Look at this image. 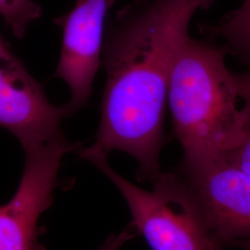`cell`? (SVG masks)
Here are the masks:
<instances>
[{"mask_svg": "<svg viewBox=\"0 0 250 250\" xmlns=\"http://www.w3.org/2000/svg\"><path fill=\"white\" fill-rule=\"evenodd\" d=\"M214 1L135 0L118 12L104 35L99 129L94 143L77 149L80 158L124 151L137 161L138 180L158 177L173 62L195 13Z\"/></svg>", "mask_w": 250, "mask_h": 250, "instance_id": "obj_1", "label": "cell"}, {"mask_svg": "<svg viewBox=\"0 0 250 250\" xmlns=\"http://www.w3.org/2000/svg\"><path fill=\"white\" fill-rule=\"evenodd\" d=\"M227 53L189 36L174 59L167 101L182 161L225 158L248 128Z\"/></svg>", "mask_w": 250, "mask_h": 250, "instance_id": "obj_2", "label": "cell"}, {"mask_svg": "<svg viewBox=\"0 0 250 250\" xmlns=\"http://www.w3.org/2000/svg\"><path fill=\"white\" fill-rule=\"evenodd\" d=\"M123 195L132 225L151 250H223L193 189L180 172H161L151 190L119 174L107 157L88 160Z\"/></svg>", "mask_w": 250, "mask_h": 250, "instance_id": "obj_3", "label": "cell"}, {"mask_svg": "<svg viewBox=\"0 0 250 250\" xmlns=\"http://www.w3.org/2000/svg\"><path fill=\"white\" fill-rule=\"evenodd\" d=\"M80 146L67 139L24 151V169L13 197L0 206V250H46L40 217L53 204L63 157Z\"/></svg>", "mask_w": 250, "mask_h": 250, "instance_id": "obj_4", "label": "cell"}, {"mask_svg": "<svg viewBox=\"0 0 250 250\" xmlns=\"http://www.w3.org/2000/svg\"><path fill=\"white\" fill-rule=\"evenodd\" d=\"M180 172L193 189L223 247L250 239V176L226 158L182 161Z\"/></svg>", "mask_w": 250, "mask_h": 250, "instance_id": "obj_5", "label": "cell"}, {"mask_svg": "<svg viewBox=\"0 0 250 250\" xmlns=\"http://www.w3.org/2000/svg\"><path fill=\"white\" fill-rule=\"evenodd\" d=\"M66 117L64 106L48 101L12 50L0 54V127L15 135L23 151L66 140L62 128Z\"/></svg>", "mask_w": 250, "mask_h": 250, "instance_id": "obj_6", "label": "cell"}, {"mask_svg": "<svg viewBox=\"0 0 250 250\" xmlns=\"http://www.w3.org/2000/svg\"><path fill=\"white\" fill-rule=\"evenodd\" d=\"M115 0H76L68 13L54 22L62 29V42L55 76L71 90L63 105L68 117L84 107L102 61L105 19Z\"/></svg>", "mask_w": 250, "mask_h": 250, "instance_id": "obj_7", "label": "cell"}, {"mask_svg": "<svg viewBox=\"0 0 250 250\" xmlns=\"http://www.w3.org/2000/svg\"><path fill=\"white\" fill-rule=\"evenodd\" d=\"M209 29L226 41L227 52L231 51L243 62L250 64V0H243L239 8Z\"/></svg>", "mask_w": 250, "mask_h": 250, "instance_id": "obj_8", "label": "cell"}, {"mask_svg": "<svg viewBox=\"0 0 250 250\" xmlns=\"http://www.w3.org/2000/svg\"><path fill=\"white\" fill-rule=\"evenodd\" d=\"M42 13L41 6L34 0H0V16L17 38L25 36L29 24Z\"/></svg>", "mask_w": 250, "mask_h": 250, "instance_id": "obj_9", "label": "cell"}, {"mask_svg": "<svg viewBox=\"0 0 250 250\" xmlns=\"http://www.w3.org/2000/svg\"><path fill=\"white\" fill-rule=\"evenodd\" d=\"M225 158L250 176V126L246 129L240 141Z\"/></svg>", "mask_w": 250, "mask_h": 250, "instance_id": "obj_10", "label": "cell"}, {"mask_svg": "<svg viewBox=\"0 0 250 250\" xmlns=\"http://www.w3.org/2000/svg\"><path fill=\"white\" fill-rule=\"evenodd\" d=\"M237 93L239 99L244 101L241 107V114L245 125L250 126V72L237 73L233 72Z\"/></svg>", "mask_w": 250, "mask_h": 250, "instance_id": "obj_11", "label": "cell"}, {"mask_svg": "<svg viewBox=\"0 0 250 250\" xmlns=\"http://www.w3.org/2000/svg\"><path fill=\"white\" fill-rule=\"evenodd\" d=\"M137 234L134 227L128 224L119 233L109 235L105 243L97 250H121L127 242L133 239Z\"/></svg>", "mask_w": 250, "mask_h": 250, "instance_id": "obj_12", "label": "cell"}, {"mask_svg": "<svg viewBox=\"0 0 250 250\" xmlns=\"http://www.w3.org/2000/svg\"><path fill=\"white\" fill-rule=\"evenodd\" d=\"M227 247L236 248L239 250H250V239H244V240H237L230 243Z\"/></svg>", "mask_w": 250, "mask_h": 250, "instance_id": "obj_13", "label": "cell"}, {"mask_svg": "<svg viewBox=\"0 0 250 250\" xmlns=\"http://www.w3.org/2000/svg\"><path fill=\"white\" fill-rule=\"evenodd\" d=\"M10 50L11 49H10L9 45L0 36V54L8 53Z\"/></svg>", "mask_w": 250, "mask_h": 250, "instance_id": "obj_14", "label": "cell"}]
</instances>
